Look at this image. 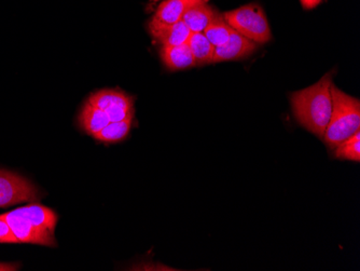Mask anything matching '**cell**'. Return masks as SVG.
Instances as JSON below:
<instances>
[{
  "instance_id": "cell-16",
  "label": "cell",
  "mask_w": 360,
  "mask_h": 271,
  "mask_svg": "<svg viewBox=\"0 0 360 271\" xmlns=\"http://www.w3.org/2000/svg\"><path fill=\"white\" fill-rule=\"evenodd\" d=\"M335 155L345 160L360 161V131L342 141L335 147Z\"/></svg>"
},
{
  "instance_id": "cell-20",
  "label": "cell",
  "mask_w": 360,
  "mask_h": 271,
  "mask_svg": "<svg viewBox=\"0 0 360 271\" xmlns=\"http://www.w3.org/2000/svg\"><path fill=\"white\" fill-rule=\"evenodd\" d=\"M210 0H186V3L188 4L189 7L191 6L201 5V4H208Z\"/></svg>"
},
{
  "instance_id": "cell-14",
  "label": "cell",
  "mask_w": 360,
  "mask_h": 271,
  "mask_svg": "<svg viewBox=\"0 0 360 271\" xmlns=\"http://www.w3.org/2000/svg\"><path fill=\"white\" fill-rule=\"evenodd\" d=\"M132 125L133 117L121 121H110L104 129L94 135L95 139L103 143H117L123 141L129 134Z\"/></svg>"
},
{
  "instance_id": "cell-5",
  "label": "cell",
  "mask_w": 360,
  "mask_h": 271,
  "mask_svg": "<svg viewBox=\"0 0 360 271\" xmlns=\"http://www.w3.org/2000/svg\"><path fill=\"white\" fill-rule=\"evenodd\" d=\"M39 198V191L28 179L0 170V208L30 202Z\"/></svg>"
},
{
  "instance_id": "cell-10",
  "label": "cell",
  "mask_w": 360,
  "mask_h": 271,
  "mask_svg": "<svg viewBox=\"0 0 360 271\" xmlns=\"http://www.w3.org/2000/svg\"><path fill=\"white\" fill-rule=\"evenodd\" d=\"M217 13V9L208 4L191 6L186 10L181 21L187 25L191 33H203Z\"/></svg>"
},
{
  "instance_id": "cell-3",
  "label": "cell",
  "mask_w": 360,
  "mask_h": 271,
  "mask_svg": "<svg viewBox=\"0 0 360 271\" xmlns=\"http://www.w3.org/2000/svg\"><path fill=\"white\" fill-rule=\"evenodd\" d=\"M333 111L323 141L335 149L340 143L360 130V101L340 90L333 84Z\"/></svg>"
},
{
  "instance_id": "cell-11",
  "label": "cell",
  "mask_w": 360,
  "mask_h": 271,
  "mask_svg": "<svg viewBox=\"0 0 360 271\" xmlns=\"http://www.w3.org/2000/svg\"><path fill=\"white\" fill-rule=\"evenodd\" d=\"M189 7L186 0H165L155 10L150 22L160 25H172L183 20L184 13Z\"/></svg>"
},
{
  "instance_id": "cell-21",
  "label": "cell",
  "mask_w": 360,
  "mask_h": 271,
  "mask_svg": "<svg viewBox=\"0 0 360 271\" xmlns=\"http://www.w3.org/2000/svg\"></svg>"
},
{
  "instance_id": "cell-12",
  "label": "cell",
  "mask_w": 360,
  "mask_h": 271,
  "mask_svg": "<svg viewBox=\"0 0 360 271\" xmlns=\"http://www.w3.org/2000/svg\"><path fill=\"white\" fill-rule=\"evenodd\" d=\"M109 122L110 120L104 111L89 102L82 107L79 116V125L82 130L92 137L100 132Z\"/></svg>"
},
{
  "instance_id": "cell-19",
  "label": "cell",
  "mask_w": 360,
  "mask_h": 271,
  "mask_svg": "<svg viewBox=\"0 0 360 271\" xmlns=\"http://www.w3.org/2000/svg\"><path fill=\"white\" fill-rule=\"evenodd\" d=\"M18 265L7 264V263H0V271H13L18 270Z\"/></svg>"
},
{
  "instance_id": "cell-9",
  "label": "cell",
  "mask_w": 360,
  "mask_h": 271,
  "mask_svg": "<svg viewBox=\"0 0 360 271\" xmlns=\"http://www.w3.org/2000/svg\"><path fill=\"white\" fill-rule=\"evenodd\" d=\"M160 56L169 70H184L195 66L193 56L187 44L175 46H161Z\"/></svg>"
},
{
  "instance_id": "cell-17",
  "label": "cell",
  "mask_w": 360,
  "mask_h": 271,
  "mask_svg": "<svg viewBox=\"0 0 360 271\" xmlns=\"http://www.w3.org/2000/svg\"><path fill=\"white\" fill-rule=\"evenodd\" d=\"M0 244H16L15 237L3 215H0Z\"/></svg>"
},
{
  "instance_id": "cell-4",
  "label": "cell",
  "mask_w": 360,
  "mask_h": 271,
  "mask_svg": "<svg viewBox=\"0 0 360 271\" xmlns=\"http://www.w3.org/2000/svg\"><path fill=\"white\" fill-rule=\"evenodd\" d=\"M224 18L234 30L255 44H264L272 39L266 12L257 4L224 12Z\"/></svg>"
},
{
  "instance_id": "cell-18",
  "label": "cell",
  "mask_w": 360,
  "mask_h": 271,
  "mask_svg": "<svg viewBox=\"0 0 360 271\" xmlns=\"http://www.w3.org/2000/svg\"><path fill=\"white\" fill-rule=\"evenodd\" d=\"M301 5L305 10H311L321 3V0H300Z\"/></svg>"
},
{
  "instance_id": "cell-7",
  "label": "cell",
  "mask_w": 360,
  "mask_h": 271,
  "mask_svg": "<svg viewBox=\"0 0 360 271\" xmlns=\"http://www.w3.org/2000/svg\"><path fill=\"white\" fill-rule=\"evenodd\" d=\"M258 48V44L245 38L233 30L229 39L221 46H216L214 63L238 61L252 56Z\"/></svg>"
},
{
  "instance_id": "cell-1",
  "label": "cell",
  "mask_w": 360,
  "mask_h": 271,
  "mask_svg": "<svg viewBox=\"0 0 360 271\" xmlns=\"http://www.w3.org/2000/svg\"><path fill=\"white\" fill-rule=\"evenodd\" d=\"M333 73H327L319 82L303 90L291 93L293 116L307 131L323 139L333 111Z\"/></svg>"
},
{
  "instance_id": "cell-15",
  "label": "cell",
  "mask_w": 360,
  "mask_h": 271,
  "mask_svg": "<svg viewBox=\"0 0 360 271\" xmlns=\"http://www.w3.org/2000/svg\"><path fill=\"white\" fill-rule=\"evenodd\" d=\"M233 32V28L229 25L228 22L224 18V13L218 12L216 17L210 22V25L205 28L203 34L212 46H219L229 39Z\"/></svg>"
},
{
  "instance_id": "cell-6",
  "label": "cell",
  "mask_w": 360,
  "mask_h": 271,
  "mask_svg": "<svg viewBox=\"0 0 360 271\" xmlns=\"http://www.w3.org/2000/svg\"><path fill=\"white\" fill-rule=\"evenodd\" d=\"M89 103L102 109L110 121L134 117V99L120 90H101L91 95Z\"/></svg>"
},
{
  "instance_id": "cell-8",
  "label": "cell",
  "mask_w": 360,
  "mask_h": 271,
  "mask_svg": "<svg viewBox=\"0 0 360 271\" xmlns=\"http://www.w3.org/2000/svg\"><path fill=\"white\" fill-rule=\"evenodd\" d=\"M148 32L151 37L162 46H175L188 44L191 32L183 21L172 25H160L149 22Z\"/></svg>"
},
{
  "instance_id": "cell-13",
  "label": "cell",
  "mask_w": 360,
  "mask_h": 271,
  "mask_svg": "<svg viewBox=\"0 0 360 271\" xmlns=\"http://www.w3.org/2000/svg\"><path fill=\"white\" fill-rule=\"evenodd\" d=\"M187 44L196 65L214 63L216 46H212L203 33H191Z\"/></svg>"
},
{
  "instance_id": "cell-2",
  "label": "cell",
  "mask_w": 360,
  "mask_h": 271,
  "mask_svg": "<svg viewBox=\"0 0 360 271\" xmlns=\"http://www.w3.org/2000/svg\"><path fill=\"white\" fill-rule=\"evenodd\" d=\"M16 244L56 246V227L58 215L41 204L32 203L3 214Z\"/></svg>"
}]
</instances>
